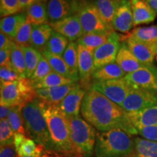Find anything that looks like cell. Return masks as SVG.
<instances>
[{
  "instance_id": "1",
  "label": "cell",
  "mask_w": 157,
  "mask_h": 157,
  "mask_svg": "<svg viewBox=\"0 0 157 157\" xmlns=\"http://www.w3.org/2000/svg\"><path fill=\"white\" fill-rule=\"evenodd\" d=\"M82 117L98 132L121 129L132 136L138 135L127 112L97 90L86 92L81 108Z\"/></svg>"
},
{
  "instance_id": "2",
  "label": "cell",
  "mask_w": 157,
  "mask_h": 157,
  "mask_svg": "<svg viewBox=\"0 0 157 157\" xmlns=\"http://www.w3.org/2000/svg\"><path fill=\"white\" fill-rule=\"evenodd\" d=\"M43 111L56 149V156L82 157L71 138L68 119L58 105H52L43 101Z\"/></svg>"
},
{
  "instance_id": "3",
  "label": "cell",
  "mask_w": 157,
  "mask_h": 157,
  "mask_svg": "<svg viewBox=\"0 0 157 157\" xmlns=\"http://www.w3.org/2000/svg\"><path fill=\"white\" fill-rule=\"evenodd\" d=\"M22 116L25 135L37 144L44 147L47 154L56 156V149L43 111L42 100L36 98L23 105Z\"/></svg>"
},
{
  "instance_id": "4",
  "label": "cell",
  "mask_w": 157,
  "mask_h": 157,
  "mask_svg": "<svg viewBox=\"0 0 157 157\" xmlns=\"http://www.w3.org/2000/svg\"><path fill=\"white\" fill-rule=\"evenodd\" d=\"M134 150L133 137L121 129L97 132L95 157H130Z\"/></svg>"
},
{
  "instance_id": "5",
  "label": "cell",
  "mask_w": 157,
  "mask_h": 157,
  "mask_svg": "<svg viewBox=\"0 0 157 157\" xmlns=\"http://www.w3.org/2000/svg\"><path fill=\"white\" fill-rule=\"evenodd\" d=\"M70 135L76 150L82 157H93L96 140V129L82 116L67 118Z\"/></svg>"
},
{
  "instance_id": "6",
  "label": "cell",
  "mask_w": 157,
  "mask_h": 157,
  "mask_svg": "<svg viewBox=\"0 0 157 157\" xmlns=\"http://www.w3.org/2000/svg\"><path fill=\"white\" fill-rule=\"evenodd\" d=\"M36 98V91L30 78L22 77L13 82L1 83L0 104L9 106H23Z\"/></svg>"
},
{
  "instance_id": "7",
  "label": "cell",
  "mask_w": 157,
  "mask_h": 157,
  "mask_svg": "<svg viewBox=\"0 0 157 157\" xmlns=\"http://www.w3.org/2000/svg\"><path fill=\"white\" fill-rule=\"evenodd\" d=\"M84 34L89 33H108L110 30L102 21L94 0H78L76 12Z\"/></svg>"
},
{
  "instance_id": "8",
  "label": "cell",
  "mask_w": 157,
  "mask_h": 157,
  "mask_svg": "<svg viewBox=\"0 0 157 157\" xmlns=\"http://www.w3.org/2000/svg\"><path fill=\"white\" fill-rule=\"evenodd\" d=\"M135 87L124 77L109 81H93L90 86V88L97 90L120 106Z\"/></svg>"
},
{
  "instance_id": "9",
  "label": "cell",
  "mask_w": 157,
  "mask_h": 157,
  "mask_svg": "<svg viewBox=\"0 0 157 157\" xmlns=\"http://www.w3.org/2000/svg\"><path fill=\"white\" fill-rule=\"evenodd\" d=\"M156 105V92L135 87L127 95L121 107L129 113L141 111Z\"/></svg>"
},
{
  "instance_id": "10",
  "label": "cell",
  "mask_w": 157,
  "mask_h": 157,
  "mask_svg": "<svg viewBox=\"0 0 157 157\" xmlns=\"http://www.w3.org/2000/svg\"><path fill=\"white\" fill-rule=\"evenodd\" d=\"M121 40L120 35L113 31L107 42L94 51L95 70L116 62L118 52L121 46Z\"/></svg>"
},
{
  "instance_id": "11",
  "label": "cell",
  "mask_w": 157,
  "mask_h": 157,
  "mask_svg": "<svg viewBox=\"0 0 157 157\" xmlns=\"http://www.w3.org/2000/svg\"><path fill=\"white\" fill-rule=\"evenodd\" d=\"M78 51V69L80 85L84 90L90 88L93 81L94 67V52L83 45L77 43Z\"/></svg>"
},
{
  "instance_id": "12",
  "label": "cell",
  "mask_w": 157,
  "mask_h": 157,
  "mask_svg": "<svg viewBox=\"0 0 157 157\" xmlns=\"http://www.w3.org/2000/svg\"><path fill=\"white\" fill-rule=\"evenodd\" d=\"M124 78L135 87L157 93V68L154 64H146Z\"/></svg>"
},
{
  "instance_id": "13",
  "label": "cell",
  "mask_w": 157,
  "mask_h": 157,
  "mask_svg": "<svg viewBox=\"0 0 157 157\" xmlns=\"http://www.w3.org/2000/svg\"><path fill=\"white\" fill-rule=\"evenodd\" d=\"M78 0H50L48 4L49 23L58 21L76 14Z\"/></svg>"
},
{
  "instance_id": "14",
  "label": "cell",
  "mask_w": 157,
  "mask_h": 157,
  "mask_svg": "<svg viewBox=\"0 0 157 157\" xmlns=\"http://www.w3.org/2000/svg\"><path fill=\"white\" fill-rule=\"evenodd\" d=\"M52 29L67 38L70 42H76L84 35L79 19L76 15L69 16L56 23H49Z\"/></svg>"
},
{
  "instance_id": "15",
  "label": "cell",
  "mask_w": 157,
  "mask_h": 157,
  "mask_svg": "<svg viewBox=\"0 0 157 157\" xmlns=\"http://www.w3.org/2000/svg\"><path fill=\"white\" fill-rule=\"evenodd\" d=\"M112 26L113 30L122 34H128L134 27L130 0H121L116 12Z\"/></svg>"
},
{
  "instance_id": "16",
  "label": "cell",
  "mask_w": 157,
  "mask_h": 157,
  "mask_svg": "<svg viewBox=\"0 0 157 157\" xmlns=\"http://www.w3.org/2000/svg\"><path fill=\"white\" fill-rule=\"evenodd\" d=\"M80 84L78 82L58 86V87L40 88L35 90L36 97L44 103L52 105H58L72 90L78 87Z\"/></svg>"
},
{
  "instance_id": "17",
  "label": "cell",
  "mask_w": 157,
  "mask_h": 157,
  "mask_svg": "<svg viewBox=\"0 0 157 157\" xmlns=\"http://www.w3.org/2000/svg\"><path fill=\"white\" fill-rule=\"evenodd\" d=\"M124 42L132 53L144 64H151L157 56V44H149L127 36Z\"/></svg>"
},
{
  "instance_id": "18",
  "label": "cell",
  "mask_w": 157,
  "mask_h": 157,
  "mask_svg": "<svg viewBox=\"0 0 157 157\" xmlns=\"http://www.w3.org/2000/svg\"><path fill=\"white\" fill-rule=\"evenodd\" d=\"M87 90H84L81 85L72 90L63 101L58 104V106L61 110L66 118L77 117L81 112V108L83 99Z\"/></svg>"
},
{
  "instance_id": "19",
  "label": "cell",
  "mask_w": 157,
  "mask_h": 157,
  "mask_svg": "<svg viewBox=\"0 0 157 157\" xmlns=\"http://www.w3.org/2000/svg\"><path fill=\"white\" fill-rule=\"evenodd\" d=\"M14 144L19 157H41L43 154H47L44 147L37 144L30 137L25 136V135L15 134Z\"/></svg>"
},
{
  "instance_id": "20",
  "label": "cell",
  "mask_w": 157,
  "mask_h": 157,
  "mask_svg": "<svg viewBox=\"0 0 157 157\" xmlns=\"http://www.w3.org/2000/svg\"><path fill=\"white\" fill-rule=\"evenodd\" d=\"M116 62L126 74L136 71L143 67L145 65H146L141 63L132 53L124 41L121 43V46L119 52H118Z\"/></svg>"
},
{
  "instance_id": "21",
  "label": "cell",
  "mask_w": 157,
  "mask_h": 157,
  "mask_svg": "<svg viewBox=\"0 0 157 157\" xmlns=\"http://www.w3.org/2000/svg\"><path fill=\"white\" fill-rule=\"evenodd\" d=\"M134 26L153 22L157 14L153 10L146 0H130Z\"/></svg>"
},
{
  "instance_id": "22",
  "label": "cell",
  "mask_w": 157,
  "mask_h": 157,
  "mask_svg": "<svg viewBox=\"0 0 157 157\" xmlns=\"http://www.w3.org/2000/svg\"><path fill=\"white\" fill-rule=\"evenodd\" d=\"M128 117L135 128L157 124V105L139 111L127 113Z\"/></svg>"
},
{
  "instance_id": "23",
  "label": "cell",
  "mask_w": 157,
  "mask_h": 157,
  "mask_svg": "<svg viewBox=\"0 0 157 157\" xmlns=\"http://www.w3.org/2000/svg\"><path fill=\"white\" fill-rule=\"evenodd\" d=\"M52 29L49 23L33 25L31 32V47L36 49L41 53L46 49L47 44L52 35Z\"/></svg>"
},
{
  "instance_id": "24",
  "label": "cell",
  "mask_w": 157,
  "mask_h": 157,
  "mask_svg": "<svg viewBox=\"0 0 157 157\" xmlns=\"http://www.w3.org/2000/svg\"><path fill=\"white\" fill-rule=\"evenodd\" d=\"M26 12H21L17 14L4 17L0 21L1 32L14 39L17 31L26 21Z\"/></svg>"
},
{
  "instance_id": "25",
  "label": "cell",
  "mask_w": 157,
  "mask_h": 157,
  "mask_svg": "<svg viewBox=\"0 0 157 157\" xmlns=\"http://www.w3.org/2000/svg\"><path fill=\"white\" fill-rule=\"evenodd\" d=\"M103 23L110 30L113 31L112 23L121 0H94Z\"/></svg>"
},
{
  "instance_id": "26",
  "label": "cell",
  "mask_w": 157,
  "mask_h": 157,
  "mask_svg": "<svg viewBox=\"0 0 157 157\" xmlns=\"http://www.w3.org/2000/svg\"><path fill=\"white\" fill-rule=\"evenodd\" d=\"M127 74L117 62L97 68L93 74V81H109L124 78Z\"/></svg>"
},
{
  "instance_id": "27",
  "label": "cell",
  "mask_w": 157,
  "mask_h": 157,
  "mask_svg": "<svg viewBox=\"0 0 157 157\" xmlns=\"http://www.w3.org/2000/svg\"><path fill=\"white\" fill-rule=\"evenodd\" d=\"M134 150L130 157H157V142L142 137H133Z\"/></svg>"
},
{
  "instance_id": "28",
  "label": "cell",
  "mask_w": 157,
  "mask_h": 157,
  "mask_svg": "<svg viewBox=\"0 0 157 157\" xmlns=\"http://www.w3.org/2000/svg\"><path fill=\"white\" fill-rule=\"evenodd\" d=\"M26 19L33 25H41L49 23L48 5L38 1L31 5L26 10Z\"/></svg>"
},
{
  "instance_id": "29",
  "label": "cell",
  "mask_w": 157,
  "mask_h": 157,
  "mask_svg": "<svg viewBox=\"0 0 157 157\" xmlns=\"http://www.w3.org/2000/svg\"><path fill=\"white\" fill-rule=\"evenodd\" d=\"M62 57L67 65L72 78L76 82H78L79 81V76L78 69V51L76 42H70Z\"/></svg>"
},
{
  "instance_id": "30",
  "label": "cell",
  "mask_w": 157,
  "mask_h": 157,
  "mask_svg": "<svg viewBox=\"0 0 157 157\" xmlns=\"http://www.w3.org/2000/svg\"><path fill=\"white\" fill-rule=\"evenodd\" d=\"M75 83V82L73 81L71 78L65 77L61 74L57 73V72L51 71L48 76H45L42 79L39 81L31 82L33 87L35 90L40 89V88H49V87H58V86L65 85V84Z\"/></svg>"
},
{
  "instance_id": "31",
  "label": "cell",
  "mask_w": 157,
  "mask_h": 157,
  "mask_svg": "<svg viewBox=\"0 0 157 157\" xmlns=\"http://www.w3.org/2000/svg\"><path fill=\"white\" fill-rule=\"evenodd\" d=\"M112 32L108 33H89L85 34L76 41V43L80 44L92 51L102 46L109 39Z\"/></svg>"
},
{
  "instance_id": "32",
  "label": "cell",
  "mask_w": 157,
  "mask_h": 157,
  "mask_svg": "<svg viewBox=\"0 0 157 157\" xmlns=\"http://www.w3.org/2000/svg\"><path fill=\"white\" fill-rule=\"evenodd\" d=\"M128 36L140 42L157 44V25L137 27L129 33Z\"/></svg>"
},
{
  "instance_id": "33",
  "label": "cell",
  "mask_w": 157,
  "mask_h": 157,
  "mask_svg": "<svg viewBox=\"0 0 157 157\" xmlns=\"http://www.w3.org/2000/svg\"><path fill=\"white\" fill-rule=\"evenodd\" d=\"M10 66L21 77H26V64L22 47L14 43L11 48Z\"/></svg>"
},
{
  "instance_id": "34",
  "label": "cell",
  "mask_w": 157,
  "mask_h": 157,
  "mask_svg": "<svg viewBox=\"0 0 157 157\" xmlns=\"http://www.w3.org/2000/svg\"><path fill=\"white\" fill-rule=\"evenodd\" d=\"M69 43L70 41L67 38L53 30L45 50L56 56H63Z\"/></svg>"
},
{
  "instance_id": "35",
  "label": "cell",
  "mask_w": 157,
  "mask_h": 157,
  "mask_svg": "<svg viewBox=\"0 0 157 157\" xmlns=\"http://www.w3.org/2000/svg\"><path fill=\"white\" fill-rule=\"evenodd\" d=\"M42 54V56H44L45 58H46L47 60H48L49 63H50L52 71L57 72V73L61 74V75L65 76V77L71 78V79L74 81V78H72L71 75L67 65H66V62H65V60H63L62 56H56V55L52 54L46 50L43 51Z\"/></svg>"
},
{
  "instance_id": "36",
  "label": "cell",
  "mask_w": 157,
  "mask_h": 157,
  "mask_svg": "<svg viewBox=\"0 0 157 157\" xmlns=\"http://www.w3.org/2000/svg\"><path fill=\"white\" fill-rule=\"evenodd\" d=\"M26 64V77L31 78L38 66L42 54L32 47L22 48Z\"/></svg>"
},
{
  "instance_id": "37",
  "label": "cell",
  "mask_w": 157,
  "mask_h": 157,
  "mask_svg": "<svg viewBox=\"0 0 157 157\" xmlns=\"http://www.w3.org/2000/svg\"><path fill=\"white\" fill-rule=\"evenodd\" d=\"M22 105L13 106L10 113H9L7 119L10 121L12 129L15 134L25 135V130L23 124L22 116Z\"/></svg>"
},
{
  "instance_id": "38",
  "label": "cell",
  "mask_w": 157,
  "mask_h": 157,
  "mask_svg": "<svg viewBox=\"0 0 157 157\" xmlns=\"http://www.w3.org/2000/svg\"><path fill=\"white\" fill-rule=\"evenodd\" d=\"M33 24L26 19L25 22L22 25L17 31L16 36L13 39L15 44L22 48L31 47V32Z\"/></svg>"
},
{
  "instance_id": "39",
  "label": "cell",
  "mask_w": 157,
  "mask_h": 157,
  "mask_svg": "<svg viewBox=\"0 0 157 157\" xmlns=\"http://www.w3.org/2000/svg\"><path fill=\"white\" fill-rule=\"evenodd\" d=\"M15 135L8 119H2L0 121V146L14 144Z\"/></svg>"
},
{
  "instance_id": "40",
  "label": "cell",
  "mask_w": 157,
  "mask_h": 157,
  "mask_svg": "<svg viewBox=\"0 0 157 157\" xmlns=\"http://www.w3.org/2000/svg\"><path fill=\"white\" fill-rule=\"evenodd\" d=\"M21 13L19 0H0V14L7 17Z\"/></svg>"
},
{
  "instance_id": "41",
  "label": "cell",
  "mask_w": 157,
  "mask_h": 157,
  "mask_svg": "<svg viewBox=\"0 0 157 157\" xmlns=\"http://www.w3.org/2000/svg\"><path fill=\"white\" fill-rule=\"evenodd\" d=\"M51 71H52V69L50 63H49L48 60L44 56H42L34 74L30 78L31 82H34L42 79L45 76H48Z\"/></svg>"
},
{
  "instance_id": "42",
  "label": "cell",
  "mask_w": 157,
  "mask_h": 157,
  "mask_svg": "<svg viewBox=\"0 0 157 157\" xmlns=\"http://www.w3.org/2000/svg\"><path fill=\"white\" fill-rule=\"evenodd\" d=\"M21 76L11 67V66H1L0 68V81L1 83H7L18 80L21 78Z\"/></svg>"
},
{
  "instance_id": "43",
  "label": "cell",
  "mask_w": 157,
  "mask_h": 157,
  "mask_svg": "<svg viewBox=\"0 0 157 157\" xmlns=\"http://www.w3.org/2000/svg\"><path fill=\"white\" fill-rule=\"evenodd\" d=\"M138 135L143 138L157 142V124L137 129Z\"/></svg>"
},
{
  "instance_id": "44",
  "label": "cell",
  "mask_w": 157,
  "mask_h": 157,
  "mask_svg": "<svg viewBox=\"0 0 157 157\" xmlns=\"http://www.w3.org/2000/svg\"><path fill=\"white\" fill-rule=\"evenodd\" d=\"M0 157H19L15 144L0 146Z\"/></svg>"
},
{
  "instance_id": "45",
  "label": "cell",
  "mask_w": 157,
  "mask_h": 157,
  "mask_svg": "<svg viewBox=\"0 0 157 157\" xmlns=\"http://www.w3.org/2000/svg\"><path fill=\"white\" fill-rule=\"evenodd\" d=\"M11 48L0 50V66H10Z\"/></svg>"
},
{
  "instance_id": "46",
  "label": "cell",
  "mask_w": 157,
  "mask_h": 157,
  "mask_svg": "<svg viewBox=\"0 0 157 157\" xmlns=\"http://www.w3.org/2000/svg\"><path fill=\"white\" fill-rule=\"evenodd\" d=\"M14 43L13 39L4 34L3 32L0 33V50L12 48Z\"/></svg>"
},
{
  "instance_id": "47",
  "label": "cell",
  "mask_w": 157,
  "mask_h": 157,
  "mask_svg": "<svg viewBox=\"0 0 157 157\" xmlns=\"http://www.w3.org/2000/svg\"><path fill=\"white\" fill-rule=\"evenodd\" d=\"M13 106H9V105L0 104V119H7L9 113H10L12 109Z\"/></svg>"
},
{
  "instance_id": "48",
  "label": "cell",
  "mask_w": 157,
  "mask_h": 157,
  "mask_svg": "<svg viewBox=\"0 0 157 157\" xmlns=\"http://www.w3.org/2000/svg\"><path fill=\"white\" fill-rule=\"evenodd\" d=\"M37 1H38V0H19V5L20 8H21V11L25 12L26 10L28 9L31 5H32L33 4H34Z\"/></svg>"
},
{
  "instance_id": "49",
  "label": "cell",
  "mask_w": 157,
  "mask_h": 157,
  "mask_svg": "<svg viewBox=\"0 0 157 157\" xmlns=\"http://www.w3.org/2000/svg\"><path fill=\"white\" fill-rule=\"evenodd\" d=\"M146 2L157 14V0H146Z\"/></svg>"
},
{
  "instance_id": "50",
  "label": "cell",
  "mask_w": 157,
  "mask_h": 157,
  "mask_svg": "<svg viewBox=\"0 0 157 157\" xmlns=\"http://www.w3.org/2000/svg\"><path fill=\"white\" fill-rule=\"evenodd\" d=\"M39 1L42 2H44V3H47V2L48 1V0H39Z\"/></svg>"
},
{
  "instance_id": "51",
  "label": "cell",
  "mask_w": 157,
  "mask_h": 157,
  "mask_svg": "<svg viewBox=\"0 0 157 157\" xmlns=\"http://www.w3.org/2000/svg\"><path fill=\"white\" fill-rule=\"evenodd\" d=\"M48 157H58V156H52V155H48Z\"/></svg>"
},
{
  "instance_id": "52",
  "label": "cell",
  "mask_w": 157,
  "mask_h": 157,
  "mask_svg": "<svg viewBox=\"0 0 157 157\" xmlns=\"http://www.w3.org/2000/svg\"><path fill=\"white\" fill-rule=\"evenodd\" d=\"M25 157H37V156H25ZM42 157V156H41Z\"/></svg>"
},
{
  "instance_id": "53",
  "label": "cell",
  "mask_w": 157,
  "mask_h": 157,
  "mask_svg": "<svg viewBox=\"0 0 157 157\" xmlns=\"http://www.w3.org/2000/svg\"><path fill=\"white\" fill-rule=\"evenodd\" d=\"M58 157H60V156H58Z\"/></svg>"
}]
</instances>
